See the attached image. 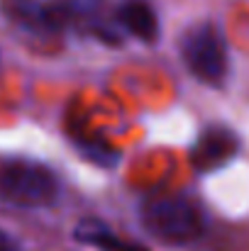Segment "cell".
Segmentation results:
<instances>
[{
    "label": "cell",
    "instance_id": "cell-1",
    "mask_svg": "<svg viewBox=\"0 0 249 251\" xmlns=\"http://www.w3.org/2000/svg\"><path fill=\"white\" fill-rule=\"evenodd\" d=\"M139 220L144 229L164 244L195 242L205 229L198 202L178 193H159L147 198L139 207Z\"/></svg>",
    "mask_w": 249,
    "mask_h": 251
},
{
    "label": "cell",
    "instance_id": "cell-2",
    "mask_svg": "<svg viewBox=\"0 0 249 251\" xmlns=\"http://www.w3.org/2000/svg\"><path fill=\"white\" fill-rule=\"evenodd\" d=\"M59 195V180L52 168L37 161L0 164V202L15 207H47Z\"/></svg>",
    "mask_w": 249,
    "mask_h": 251
},
{
    "label": "cell",
    "instance_id": "cell-3",
    "mask_svg": "<svg viewBox=\"0 0 249 251\" xmlns=\"http://www.w3.org/2000/svg\"><path fill=\"white\" fill-rule=\"evenodd\" d=\"M181 56L186 69L203 83L220 85L227 76V44L213 22L195 25L183 34Z\"/></svg>",
    "mask_w": 249,
    "mask_h": 251
},
{
    "label": "cell",
    "instance_id": "cell-4",
    "mask_svg": "<svg viewBox=\"0 0 249 251\" xmlns=\"http://www.w3.org/2000/svg\"><path fill=\"white\" fill-rule=\"evenodd\" d=\"M2 10L15 25L39 37H54L71 25L66 0H2Z\"/></svg>",
    "mask_w": 249,
    "mask_h": 251
},
{
    "label": "cell",
    "instance_id": "cell-5",
    "mask_svg": "<svg viewBox=\"0 0 249 251\" xmlns=\"http://www.w3.org/2000/svg\"><path fill=\"white\" fill-rule=\"evenodd\" d=\"M240 151V139L232 129L222 125H210L203 129L191 149V166L200 173H210L227 166Z\"/></svg>",
    "mask_w": 249,
    "mask_h": 251
},
{
    "label": "cell",
    "instance_id": "cell-6",
    "mask_svg": "<svg viewBox=\"0 0 249 251\" xmlns=\"http://www.w3.org/2000/svg\"><path fill=\"white\" fill-rule=\"evenodd\" d=\"M115 20L125 32L135 34L147 44L157 42L159 37V20L147 0H122L115 10Z\"/></svg>",
    "mask_w": 249,
    "mask_h": 251
},
{
    "label": "cell",
    "instance_id": "cell-7",
    "mask_svg": "<svg viewBox=\"0 0 249 251\" xmlns=\"http://www.w3.org/2000/svg\"><path fill=\"white\" fill-rule=\"evenodd\" d=\"M74 237L83 242V244H90V247H98L103 251H147L139 244H132V242H125L120 239L108 225L98 222V220H81L74 229Z\"/></svg>",
    "mask_w": 249,
    "mask_h": 251
},
{
    "label": "cell",
    "instance_id": "cell-8",
    "mask_svg": "<svg viewBox=\"0 0 249 251\" xmlns=\"http://www.w3.org/2000/svg\"><path fill=\"white\" fill-rule=\"evenodd\" d=\"M0 251H20V244L5 229H0Z\"/></svg>",
    "mask_w": 249,
    "mask_h": 251
}]
</instances>
